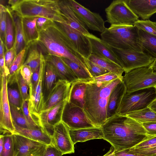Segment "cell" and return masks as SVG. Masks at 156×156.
Masks as SVG:
<instances>
[{"label": "cell", "mask_w": 156, "mask_h": 156, "mask_svg": "<svg viewBox=\"0 0 156 156\" xmlns=\"http://www.w3.org/2000/svg\"><path fill=\"white\" fill-rule=\"evenodd\" d=\"M101 128L103 139L110 143L115 151L132 148L152 136L147 134L142 123L119 114L107 120Z\"/></svg>", "instance_id": "cell-1"}, {"label": "cell", "mask_w": 156, "mask_h": 156, "mask_svg": "<svg viewBox=\"0 0 156 156\" xmlns=\"http://www.w3.org/2000/svg\"><path fill=\"white\" fill-rule=\"evenodd\" d=\"M37 41L42 47L43 54H48L68 58L89 73L88 59L76 50L56 22H52L39 31Z\"/></svg>", "instance_id": "cell-2"}, {"label": "cell", "mask_w": 156, "mask_h": 156, "mask_svg": "<svg viewBox=\"0 0 156 156\" xmlns=\"http://www.w3.org/2000/svg\"><path fill=\"white\" fill-rule=\"evenodd\" d=\"M119 78L106 82L87 80L83 109L96 127L101 128L107 120L109 98L114 88L122 81Z\"/></svg>", "instance_id": "cell-3"}, {"label": "cell", "mask_w": 156, "mask_h": 156, "mask_svg": "<svg viewBox=\"0 0 156 156\" xmlns=\"http://www.w3.org/2000/svg\"><path fill=\"white\" fill-rule=\"evenodd\" d=\"M101 39L112 48L141 52L138 29L132 25H111L101 34Z\"/></svg>", "instance_id": "cell-4"}, {"label": "cell", "mask_w": 156, "mask_h": 156, "mask_svg": "<svg viewBox=\"0 0 156 156\" xmlns=\"http://www.w3.org/2000/svg\"><path fill=\"white\" fill-rule=\"evenodd\" d=\"M10 8L23 18L43 17L57 22L66 23L58 0H20Z\"/></svg>", "instance_id": "cell-5"}, {"label": "cell", "mask_w": 156, "mask_h": 156, "mask_svg": "<svg viewBox=\"0 0 156 156\" xmlns=\"http://www.w3.org/2000/svg\"><path fill=\"white\" fill-rule=\"evenodd\" d=\"M156 99V90L154 87L143 89L124 95L118 114L126 115L131 112L145 108Z\"/></svg>", "instance_id": "cell-6"}, {"label": "cell", "mask_w": 156, "mask_h": 156, "mask_svg": "<svg viewBox=\"0 0 156 156\" xmlns=\"http://www.w3.org/2000/svg\"><path fill=\"white\" fill-rule=\"evenodd\" d=\"M122 81L127 93L154 87L156 86V73L150 65L141 67L125 73Z\"/></svg>", "instance_id": "cell-7"}, {"label": "cell", "mask_w": 156, "mask_h": 156, "mask_svg": "<svg viewBox=\"0 0 156 156\" xmlns=\"http://www.w3.org/2000/svg\"><path fill=\"white\" fill-rule=\"evenodd\" d=\"M107 21L112 24L133 25L139 17L130 9L125 0L113 1L105 9Z\"/></svg>", "instance_id": "cell-8"}, {"label": "cell", "mask_w": 156, "mask_h": 156, "mask_svg": "<svg viewBox=\"0 0 156 156\" xmlns=\"http://www.w3.org/2000/svg\"><path fill=\"white\" fill-rule=\"evenodd\" d=\"M112 48L125 73L137 68L149 66L154 60L142 51Z\"/></svg>", "instance_id": "cell-9"}, {"label": "cell", "mask_w": 156, "mask_h": 156, "mask_svg": "<svg viewBox=\"0 0 156 156\" xmlns=\"http://www.w3.org/2000/svg\"><path fill=\"white\" fill-rule=\"evenodd\" d=\"M0 77V134H13L15 128L12 117L10 103L7 94V77Z\"/></svg>", "instance_id": "cell-10"}, {"label": "cell", "mask_w": 156, "mask_h": 156, "mask_svg": "<svg viewBox=\"0 0 156 156\" xmlns=\"http://www.w3.org/2000/svg\"><path fill=\"white\" fill-rule=\"evenodd\" d=\"M62 121L70 129L75 130L95 127L83 108L66 102L63 110Z\"/></svg>", "instance_id": "cell-11"}, {"label": "cell", "mask_w": 156, "mask_h": 156, "mask_svg": "<svg viewBox=\"0 0 156 156\" xmlns=\"http://www.w3.org/2000/svg\"><path fill=\"white\" fill-rule=\"evenodd\" d=\"M12 136L14 156H43L46 145L18 134Z\"/></svg>", "instance_id": "cell-12"}, {"label": "cell", "mask_w": 156, "mask_h": 156, "mask_svg": "<svg viewBox=\"0 0 156 156\" xmlns=\"http://www.w3.org/2000/svg\"><path fill=\"white\" fill-rule=\"evenodd\" d=\"M76 15L90 30L102 33L106 28L105 22L98 13L94 12L74 0H68Z\"/></svg>", "instance_id": "cell-13"}, {"label": "cell", "mask_w": 156, "mask_h": 156, "mask_svg": "<svg viewBox=\"0 0 156 156\" xmlns=\"http://www.w3.org/2000/svg\"><path fill=\"white\" fill-rule=\"evenodd\" d=\"M67 101L63 100L50 109L43 111L38 117L39 125L51 137L55 126L62 121L63 110Z\"/></svg>", "instance_id": "cell-14"}, {"label": "cell", "mask_w": 156, "mask_h": 156, "mask_svg": "<svg viewBox=\"0 0 156 156\" xmlns=\"http://www.w3.org/2000/svg\"><path fill=\"white\" fill-rule=\"evenodd\" d=\"M45 65L46 61L44 55L41 51L39 79L34 91L30 96L28 100L30 112L32 116L37 121L39 115L43 110L44 103L43 91V81Z\"/></svg>", "instance_id": "cell-15"}, {"label": "cell", "mask_w": 156, "mask_h": 156, "mask_svg": "<svg viewBox=\"0 0 156 156\" xmlns=\"http://www.w3.org/2000/svg\"><path fill=\"white\" fill-rule=\"evenodd\" d=\"M56 22L64 31L76 50L88 59L91 54V46L88 37L72 29L66 23Z\"/></svg>", "instance_id": "cell-16"}, {"label": "cell", "mask_w": 156, "mask_h": 156, "mask_svg": "<svg viewBox=\"0 0 156 156\" xmlns=\"http://www.w3.org/2000/svg\"><path fill=\"white\" fill-rule=\"evenodd\" d=\"M51 143L63 154L73 153L74 145L69 133V129L62 121L56 125L51 137Z\"/></svg>", "instance_id": "cell-17"}, {"label": "cell", "mask_w": 156, "mask_h": 156, "mask_svg": "<svg viewBox=\"0 0 156 156\" xmlns=\"http://www.w3.org/2000/svg\"><path fill=\"white\" fill-rule=\"evenodd\" d=\"M58 5L66 23L72 29L87 36L91 34L76 14L68 0H58Z\"/></svg>", "instance_id": "cell-18"}, {"label": "cell", "mask_w": 156, "mask_h": 156, "mask_svg": "<svg viewBox=\"0 0 156 156\" xmlns=\"http://www.w3.org/2000/svg\"><path fill=\"white\" fill-rule=\"evenodd\" d=\"M71 84L66 80H59L45 101L43 111L50 109L62 101L68 100Z\"/></svg>", "instance_id": "cell-19"}, {"label": "cell", "mask_w": 156, "mask_h": 156, "mask_svg": "<svg viewBox=\"0 0 156 156\" xmlns=\"http://www.w3.org/2000/svg\"><path fill=\"white\" fill-rule=\"evenodd\" d=\"M132 11L143 20L156 13V0H125Z\"/></svg>", "instance_id": "cell-20"}, {"label": "cell", "mask_w": 156, "mask_h": 156, "mask_svg": "<svg viewBox=\"0 0 156 156\" xmlns=\"http://www.w3.org/2000/svg\"><path fill=\"white\" fill-rule=\"evenodd\" d=\"M87 37L90 43L91 54L109 59L121 67L117 56L112 47L101 39L92 34Z\"/></svg>", "instance_id": "cell-21"}, {"label": "cell", "mask_w": 156, "mask_h": 156, "mask_svg": "<svg viewBox=\"0 0 156 156\" xmlns=\"http://www.w3.org/2000/svg\"><path fill=\"white\" fill-rule=\"evenodd\" d=\"M43 55L46 61L52 65L60 79L66 80L71 83L78 80L60 57L48 54Z\"/></svg>", "instance_id": "cell-22"}, {"label": "cell", "mask_w": 156, "mask_h": 156, "mask_svg": "<svg viewBox=\"0 0 156 156\" xmlns=\"http://www.w3.org/2000/svg\"><path fill=\"white\" fill-rule=\"evenodd\" d=\"M126 92V87L123 81L113 89L108 100L106 110L107 120L118 114L122 100Z\"/></svg>", "instance_id": "cell-23"}, {"label": "cell", "mask_w": 156, "mask_h": 156, "mask_svg": "<svg viewBox=\"0 0 156 156\" xmlns=\"http://www.w3.org/2000/svg\"><path fill=\"white\" fill-rule=\"evenodd\" d=\"M69 135L73 144L95 139H103L101 128L93 127L78 129H69Z\"/></svg>", "instance_id": "cell-24"}, {"label": "cell", "mask_w": 156, "mask_h": 156, "mask_svg": "<svg viewBox=\"0 0 156 156\" xmlns=\"http://www.w3.org/2000/svg\"><path fill=\"white\" fill-rule=\"evenodd\" d=\"M87 80H78L72 83L69 89L68 101L83 109Z\"/></svg>", "instance_id": "cell-25"}, {"label": "cell", "mask_w": 156, "mask_h": 156, "mask_svg": "<svg viewBox=\"0 0 156 156\" xmlns=\"http://www.w3.org/2000/svg\"><path fill=\"white\" fill-rule=\"evenodd\" d=\"M13 124L15 128L14 134L21 135L46 145L51 143V137L42 128L28 129L21 127L15 124Z\"/></svg>", "instance_id": "cell-26"}, {"label": "cell", "mask_w": 156, "mask_h": 156, "mask_svg": "<svg viewBox=\"0 0 156 156\" xmlns=\"http://www.w3.org/2000/svg\"><path fill=\"white\" fill-rule=\"evenodd\" d=\"M59 79L52 65L46 61L43 81V91L44 102Z\"/></svg>", "instance_id": "cell-27"}, {"label": "cell", "mask_w": 156, "mask_h": 156, "mask_svg": "<svg viewBox=\"0 0 156 156\" xmlns=\"http://www.w3.org/2000/svg\"><path fill=\"white\" fill-rule=\"evenodd\" d=\"M11 10L15 32L13 46L17 55L26 47L27 43L23 30L22 18Z\"/></svg>", "instance_id": "cell-28"}, {"label": "cell", "mask_w": 156, "mask_h": 156, "mask_svg": "<svg viewBox=\"0 0 156 156\" xmlns=\"http://www.w3.org/2000/svg\"><path fill=\"white\" fill-rule=\"evenodd\" d=\"M26 50L27 57L23 65L29 66L33 73L40 66L41 53L42 50L37 41L32 42L28 44L27 46Z\"/></svg>", "instance_id": "cell-29"}, {"label": "cell", "mask_w": 156, "mask_h": 156, "mask_svg": "<svg viewBox=\"0 0 156 156\" xmlns=\"http://www.w3.org/2000/svg\"><path fill=\"white\" fill-rule=\"evenodd\" d=\"M138 31L142 52L151 57L156 59V36L139 29Z\"/></svg>", "instance_id": "cell-30"}, {"label": "cell", "mask_w": 156, "mask_h": 156, "mask_svg": "<svg viewBox=\"0 0 156 156\" xmlns=\"http://www.w3.org/2000/svg\"><path fill=\"white\" fill-rule=\"evenodd\" d=\"M26 47L27 46L16 55L9 69V75L7 78L8 85L16 83L21 69L25 61Z\"/></svg>", "instance_id": "cell-31"}, {"label": "cell", "mask_w": 156, "mask_h": 156, "mask_svg": "<svg viewBox=\"0 0 156 156\" xmlns=\"http://www.w3.org/2000/svg\"><path fill=\"white\" fill-rule=\"evenodd\" d=\"M38 18H22L23 29L27 46L30 43L38 40L39 32L36 26Z\"/></svg>", "instance_id": "cell-32"}, {"label": "cell", "mask_w": 156, "mask_h": 156, "mask_svg": "<svg viewBox=\"0 0 156 156\" xmlns=\"http://www.w3.org/2000/svg\"><path fill=\"white\" fill-rule=\"evenodd\" d=\"M88 59L108 70L111 73L116 74L122 80L124 71L120 66L114 62L93 54H91Z\"/></svg>", "instance_id": "cell-33"}, {"label": "cell", "mask_w": 156, "mask_h": 156, "mask_svg": "<svg viewBox=\"0 0 156 156\" xmlns=\"http://www.w3.org/2000/svg\"><path fill=\"white\" fill-rule=\"evenodd\" d=\"M126 115L141 123L156 122V113L148 107L142 109L131 112Z\"/></svg>", "instance_id": "cell-34"}, {"label": "cell", "mask_w": 156, "mask_h": 156, "mask_svg": "<svg viewBox=\"0 0 156 156\" xmlns=\"http://www.w3.org/2000/svg\"><path fill=\"white\" fill-rule=\"evenodd\" d=\"M11 113L13 123L23 128L34 129L26 118L21 107L10 103Z\"/></svg>", "instance_id": "cell-35"}, {"label": "cell", "mask_w": 156, "mask_h": 156, "mask_svg": "<svg viewBox=\"0 0 156 156\" xmlns=\"http://www.w3.org/2000/svg\"><path fill=\"white\" fill-rule=\"evenodd\" d=\"M14 24L11 10L8 8L6 17V28L5 33V46L6 50L11 48L13 46Z\"/></svg>", "instance_id": "cell-36"}, {"label": "cell", "mask_w": 156, "mask_h": 156, "mask_svg": "<svg viewBox=\"0 0 156 156\" xmlns=\"http://www.w3.org/2000/svg\"><path fill=\"white\" fill-rule=\"evenodd\" d=\"M60 57L62 61L71 69L78 80H87L93 78L89 72L77 63L68 58Z\"/></svg>", "instance_id": "cell-37"}, {"label": "cell", "mask_w": 156, "mask_h": 156, "mask_svg": "<svg viewBox=\"0 0 156 156\" xmlns=\"http://www.w3.org/2000/svg\"><path fill=\"white\" fill-rule=\"evenodd\" d=\"M7 94L9 103L18 107H21L22 102L18 86L17 87L7 86Z\"/></svg>", "instance_id": "cell-38"}, {"label": "cell", "mask_w": 156, "mask_h": 156, "mask_svg": "<svg viewBox=\"0 0 156 156\" xmlns=\"http://www.w3.org/2000/svg\"><path fill=\"white\" fill-rule=\"evenodd\" d=\"M134 25L138 29L151 34L156 36V22L149 20H138Z\"/></svg>", "instance_id": "cell-39"}, {"label": "cell", "mask_w": 156, "mask_h": 156, "mask_svg": "<svg viewBox=\"0 0 156 156\" xmlns=\"http://www.w3.org/2000/svg\"><path fill=\"white\" fill-rule=\"evenodd\" d=\"M21 108L26 118L34 129L41 128L38 121L32 116L30 112L28 101H22Z\"/></svg>", "instance_id": "cell-40"}, {"label": "cell", "mask_w": 156, "mask_h": 156, "mask_svg": "<svg viewBox=\"0 0 156 156\" xmlns=\"http://www.w3.org/2000/svg\"><path fill=\"white\" fill-rule=\"evenodd\" d=\"M4 147L0 156H14L12 134L4 135Z\"/></svg>", "instance_id": "cell-41"}, {"label": "cell", "mask_w": 156, "mask_h": 156, "mask_svg": "<svg viewBox=\"0 0 156 156\" xmlns=\"http://www.w3.org/2000/svg\"><path fill=\"white\" fill-rule=\"evenodd\" d=\"M8 7L3 5H0V38L3 41L4 45L6 28V17Z\"/></svg>", "instance_id": "cell-42"}, {"label": "cell", "mask_w": 156, "mask_h": 156, "mask_svg": "<svg viewBox=\"0 0 156 156\" xmlns=\"http://www.w3.org/2000/svg\"><path fill=\"white\" fill-rule=\"evenodd\" d=\"M87 63L88 70L93 78L111 73L108 70L88 59Z\"/></svg>", "instance_id": "cell-43"}, {"label": "cell", "mask_w": 156, "mask_h": 156, "mask_svg": "<svg viewBox=\"0 0 156 156\" xmlns=\"http://www.w3.org/2000/svg\"><path fill=\"white\" fill-rule=\"evenodd\" d=\"M16 83L22 101H28L30 98L29 94L28 93L29 86L23 78L20 73L18 77Z\"/></svg>", "instance_id": "cell-44"}, {"label": "cell", "mask_w": 156, "mask_h": 156, "mask_svg": "<svg viewBox=\"0 0 156 156\" xmlns=\"http://www.w3.org/2000/svg\"><path fill=\"white\" fill-rule=\"evenodd\" d=\"M156 148V135L131 148L134 149H147Z\"/></svg>", "instance_id": "cell-45"}, {"label": "cell", "mask_w": 156, "mask_h": 156, "mask_svg": "<svg viewBox=\"0 0 156 156\" xmlns=\"http://www.w3.org/2000/svg\"><path fill=\"white\" fill-rule=\"evenodd\" d=\"M41 68L40 66L33 72L32 76L31 84L29 86V96L31 95L34 91L38 83L40 74Z\"/></svg>", "instance_id": "cell-46"}, {"label": "cell", "mask_w": 156, "mask_h": 156, "mask_svg": "<svg viewBox=\"0 0 156 156\" xmlns=\"http://www.w3.org/2000/svg\"><path fill=\"white\" fill-rule=\"evenodd\" d=\"M20 73L29 87L33 73L30 67L27 65H23L21 69Z\"/></svg>", "instance_id": "cell-47"}, {"label": "cell", "mask_w": 156, "mask_h": 156, "mask_svg": "<svg viewBox=\"0 0 156 156\" xmlns=\"http://www.w3.org/2000/svg\"><path fill=\"white\" fill-rule=\"evenodd\" d=\"M16 55V50L13 46L10 49L6 50V51L5 53V65L9 69Z\"/></svg>", "instance_id": "cell-48"}, {"label": "cell", "mask_w": 156, "mask_h": 156, "mask_svg": "<svg viewBox=\"0 0 156 156\" xmlns=\"http://www.w3.org/2000/svg\"><path fill=\"white\" fill-rule=\"evenodd\" d=\"M118 78H119L117 75L113 73H109L101 76L93 78L91 80L94 81L106 82Z\"/></svg>", "instance_id": "cell-49"}, {"label": "cell", "mask_w": 156, "mask_h": 156, "mask_svg": "<svg viewBox=\"0 0 156 156\" xmlns=\"http://www.w3.org/2000/svg\"><path fill=\"white\" fill-rule=\"evenodd\" d=\"M62 153L51 143L46 145L43 156H62Z\"/></svg>", "instance_id": "cell-50"}, {"label": "cell", "mask_w": 156, "mask_h": 156, "mask_svg": "<svg viewBox=\"0 0 156 156\" xmlns=\"http://www.w3.org/2000/svg\"><path fill=\"white\" fill-rule=\"evenodd\" d=\"M142 124L148 135L153 136L156 135V122H144Z\"/></svg>", "instance_id": "cell-51"}, {"label": "cell", "mask_w": 156, "mask_h": 156, "mask_svg": "<svg viewBox=\"0 0 156 156\" xmlns=\"http://www.w3.org/2000/svg\"><path fill=\"white\" fill-rule=\"evenodd\" d=\"M131 153L140 154L156 155V148L147 149H134L132 148L128 149Z\"/></svg>", "instance_id": "cell-52"}, {"label": "cell", "mask_w": 156, "mask_h": 156, "mask_svg": "<svg viewBox=\"0 0 156 156\" xmlns=\"http://www.w3.org/2000/svg\"><path fill=\"white\" fill-rule=\"evenodd\" d=\"M0 75L7 77L9 75V69L5 65V55L0 57Z\"/></svg>", "instance_id": "cell-53"}, {"label": "cell", "mask_w": 156, "mask_h": 156, "mask_svg": "<svg viewBox=\"0 0 156 156\" xmlns=\"http://www.w3.org/2000/svg\"><path fill=\"white\" fill-rule=\"evenodd\" d=\"M53 21L43 17H38L36 23V26L39 31Z\"/></svg>", "instance_id": "cell-54"}, {"label": "cell", "mask_w": 156, "mask_h": 156, "mask_svg": "<svg viewBox=\"0 0 156 156\" xmlns=\"http://www.w3.org/2000/svg\"><path fill=\"white\" fill-rule=\"evenodd\" d=\"M115 156H156V155H143L135 154L129 152L128 149L117 151H115Z\"/></svg>", "instance_id": "cell-55"}, {"label": "cell", "mask_w": 156, "mask_h": 156, "mask_svg": "<svg viewBox=\"0 0 156 156\" xmlns=\"http://www.w3.org/2000/svg\"><path fill=\"white\" fill-rule=\"evenodd\" d=\"M4 44L2 40L0 38V57L5 55L4 52Z\"/></svg>", "instance_id": "cell-56"}, {"label": "cell", "mask_w": 156, "mask_h": 156, "mask_svg": "<svg viewBox=\"0 0 156 156\" xmlns=\"http://www.w3.org/2000/svg\"><path fill=\"white\" fill-rule=\"evenodd\" d=\"M4 135L1 134L0 135V154L2 153L4 145Z\"/></svg>", "instance_id": "cell-57"}, {"label": "cell", "mask_w": 156, "mask_h": 156, "mask_svg": "<svg viewBox=\"0 0 156 156\" xmlns=\"http://www.w3.org/2000/svg\"><path fill=\"white\" fill-rule=\"evenodd\" d=\"M103 156H115L114 147L112 146L109 151Z\"/></svg>", "instance_id": "cell-58"}, {"label": "cell", "mask_w": 156, "mask_h": 156, "mask_svg": "<svg viewBox=\"0 0 156 156\" xmlns=\"http://www.w3.org/2000/svg\"><path fill=\"white\" fill-rule=\"evenodd\" d=\"M148 107L156 113V99L149 105Z\"/></svg>", "instance_id": "cell-59"}, {"label": "cell", "mask_w": 156, "mask_h": 156, "mask_svg": "<svg viewBox=\"0 0 156 156\" xmlns=\"http://www.w3.org/2000/svg\"><path fill=\"white\" fill-rule=\"evenodd\" d=\"M20 0H9L8 1V4L11 5L10 8L12 7L17 4Z\"/></svg>", "instance_id": "cell-60"}, {"label": "cell", "mask_w": 156, "mask_h": 156, "mask_svg": "<svg viewBox=\"0 0 156 156\" xmlns=\"http://www.w3.org/2000/svg\"><path fill=\"white\" fill-rule=\"evenodd\" d=\"M153 71L156 73V59H154L153 62L150 65Z\"/></svg>", "instance_id": "cell-61"}, {"label": "cell", "mask_w": 156, "mask_h": 156, "mask_svg": "<svg viewBox=\"0 0 156 156\" xmlns=\"http://www.w3.org/2000/svg\"><path fill=\"white\" fill-rule=\"evenodd\" d=\"M154 87L155 88V89H156V86H155Z\"/></svg>", "instance_id": "cell-62"}]
</instances>
